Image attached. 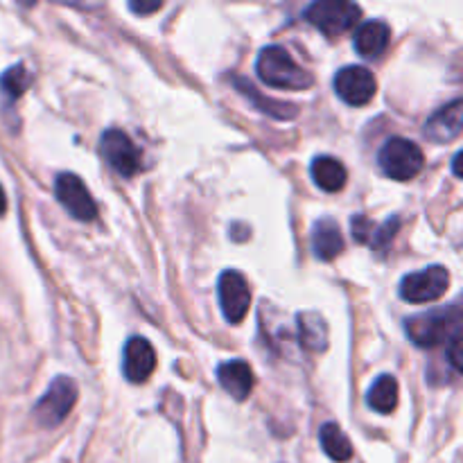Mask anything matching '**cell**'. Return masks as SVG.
<instances>
[{
	"mask_svg": "<svg viewBox=\"0 0 463 463\" xmlns=\"http://www.w3.org/2000/svg\"><path fill=\"white\" fill-rule=\"evenodd\" d=\"M256 72L271 89L306 90L315 84V77L306 68L298 66L283 45H267V48H262L260 54H258Z\"/></svg>",
	"mask_w": 463,
	"mask_h": 463,
	"instance_id": "1",
	"label": "cell"
},
{
	"mask_svg": "<svg viewBox=\"0 0 463 463\" xmlns=\"http://www.w3.org/2000/svg\"><path fill=\"white\" fill-rule=\"evenodd\" d=\"M405 330L407 337L419 348H439L443 344L448 346L452 339L461 337V310L455 306L410 317L405 321Z\"/></svg>",
	"mask_w": 463,
	"mask_h": 463,
	"instance_id": "2",
	"label": "cell"
},
{
	"mask_svg": "<svg viewBox=\"0 0 463 463\" xmlns=\"http://www.w3.org/2000/svg\"><path fill=\"white\" fill-rule=\"evenodd\" d=\"M303 18L328 39L346 34L362 18V7L348 0H317L303 9Z\"/></svg>",
	"mask_w": 463,
	"mask_h": 463,
	"instance_id": "3",
	"label": "cell"
},
{
	"mask_svg": "<svg viewBox=\"0 0 463 463\" xmlns=\"http://www.w3.org/2000/svg\"><path fill=\"white\" fill-rule=\"evenodd\" d=\"M380 170L384 176L393 181H411L414 176L420 175L425 165L423 149L414 143V140H407L396 136V138H389L383 145L378 154Z\"/></svg>",
	"mask_w": 463,
	"mask_h": 463,
	"instance_id": "4",
	"label": "cell"
},
{
	"mask_svg": "<svg viewBox=\"0 0 463 463\" xmlns=\"http://www.w3.org/2000/svg\"><path fill=\"white\" fill-rule=\"evenodd\" d=\"M77 384L71 378H57L34 405V420L41 428H57L77 402Z\"/></svg>",
	"mask_w": 463,
	"mask_h": 463,
	"instance_id": "5",
	"label": "cell"
},
{
	"mask_svg": "<svg viewBox=\"0 0 463 463\" xmlns=\"http://www.w3.org/2000/svg\"><path fill=\"white\" fill-rule=\"evenodd\" d=\"M448 288H450V271L441 265H434L416 274H407L401 280V298L414 306H423L441 298Z\"/></svg>",
	"mask_w": 463,
	"mask_h": 463,
	"instance_id": "6",
	"label": "cell"
},
{
	"mask_svg": "<svg viewBox=\"0 0 463 463\" xmlns=\"http://www.w3.org/2000/svg\"><path fill=\"white\" fill-rule=\"evenodd\" d=\"M99 152L104 161L122 176L138 175L143 163H140V152L134 145V140L120 129H107L99 140Z\"/></svg>",
	"mask_w": 463,
	"mask_h": 463,
	"instance_id": "7",
	"label": "cell"
},
{
	"mask_svg": "<svg viewBox=\"0 0 463 463\" xmlns=\"http://www.w3.org/2000/svg\"><path fill=\"white\" fill-rule=\"evenodd\" d=\"M54 194H57L59 203L71 213L75 220L80 222H93L98 217V206H95L93 197H90L89 188L84 181L72 172H61L54 181Z\"/></svg>",
	"mask_w": 463,
	"mask_h": 463,
	"instance_id": "8",
	"label": "cell"
},
{
	"mask_svg": "<svg viewBox=\"0 0 463 463\" xmlns=\"http://www.w3.org/2000/svg\"><path fill=\"white\" fill-rule=\"evenodd\" d=\"M217 297H220L224 319L233 326L242 324L249 306H251V292H249L247 279L240 271H224L220 276V283H217Z\"/></svg>",
	"mask_w": 463,
	"mask_h": 463,
	"instance_id": "9",
	"label": "cell"
},
{
	"mask_svg": "<svg viewBox=\"0 0 463 463\" xmlns=\"http://www.w3.org/2000/svg\"><path fill=\"white\" fill-rule=\"evenodd\" d=\"M335 93L339 95V99L351 107H364L373 99L375 89V77L369 68L364 66H346L335 75Z\"/></svg>",
	"mask_w": 463,
	"mask_h": 463,
	"instance_id": "10",
	"label": "cell"
},
{
	"mask_svg": "<svg viewBox=\"0 0 463 463\" xmlns=\"http://www.w3.org/2000/svg\"><path fill=\"white\" fill-rule=\"evenodd\" d=\"M156 369V353L145 337L127 339L122 351V373L131 384L147 383L149 375Z\"/></svg>",
	"mask_w": 463,
	"mask_h": 463,
	"instance_id": "11",
	"label": "cell"
},
{
	"mask_svg": "<svg viewBox=\"0 0 463 463\" xmlns=\"http://www.w3.org/2000/svg\"><path fill=\"white\" fill-rule=\"evenodd\" d=\"M353 238L360 244H366L369 249L375 251H384V249L392 244V240L396 238V233L401 231V220L398 217H389L383 224H373L371 220H366L364 215L353 217L351 222Z\"/></svg>",
	"mask_w": 463,
	"mask_h": 463,
	"instance_id": "12",
	"label": "cell"
},
{
	"mask_svg": "<svg viewBox=\"0 0 463 463\" xmlns=\"http://www.w3.org/2000/svg\"><path fill=\"white\" fill-rule=\"evenodd\" d=\"M461 99H452L450 104L439 109L430 120L425 122L423 134L428 136L432 143H450L461 134Z\"/></svg>",
	"mask_w": 463,
	"mask_h": 463,
	"instance_id": "13",
	"label": "cell"
},
{
	"mask_svg": "<svg viewBox=\"0 0 463 463\" xmlns=\"http://www.w3.org/2000/svg\"><path fill=\"white\" fill-rule=\"evenodd\" d=\"M217 380L222 389L238 402H244L253 392V371L247 362L231 360L217 366Z\"/></svg>",
	"mask_w": 463,
	"mask_h": 463,
	"instance_id": "14",
	"label": "cell"
},
{
	"mask_svg": "<svg viewBox=\"0 0 463 463\" xmlns=\"http://www.w3.org/2000/svg\"><path fill=\"white\" fill-rule=\"evenodd\" d=\"M312 251L319 260L330 262L344 251L346 242H344L342 229L337 226V222L333 220H319L312 226Z\"/></svg>",
	"mask_w": 463,
	"mask_h": 463,
	"instance_id": "15",
	"label": "cell"
},
{
	"mask_svg": "<svg viewBox=\"0 0 463 463\" xmlns=\"http://www.w3.org/2000/svg\"><path fill=\"white\" fill-rule=\"evenodd\" d=\"M389 39H392V32L387 23L369 21L355 32V50L364 59H378L387 50Z\"/></svg>",
	"mask_w": 463,
	"mask_h": 463,
	"instance_id": "16",
	"label": "cell"
},
{
	"mask_svg": "<svg viewBox=\"0 0 463 463\" xmlns=\"http://www.w3.org/2000/svg\"><path fill=\"white\" fill-rule=\"evenodd\" d=\"M310 175L324 193H339L348 179L346 167L335 156H317L310 165Z\"/></svg>",
	"mask_w": 463,
	"mask_h": 463,
	"instance_id": "17",
	"label": "cell"
},
{
	"mask_svg": "<svg viewBox=\"0 0 463 463\" xmlns=\"http://www.w3.org/2000/svg\"><path fill=\"white\" fill-rule=\"evenodd\" d=\"M298 342L303 348L312 353H321L328 348V326H326L324 317L317 312H303L298 315Z\"/></svg>",
	"mask_w": 463,
	"mask_h": 463,
	"instance_id": "18",
	"label": "cell"
},
{
	"mask_svg": "<svg viewBox=\"0 0 463 463\" xmlns=\"http://www.w3.org/2000/svg\"><path fill=\"white\" fill-rule=\"evenodd\" d=\"M398 380L393 375H380L373 384H371L369 393H366V402L371 410L378 414H392L398 407Z\"/></svg>",
	"mask_w": 463,
	"mask_h": 463,
	"instance_id": "19",
	"label": "cell"
},
{
	"mask_svg": "<svg viewBox=\"0 0 463 463\" xmlns=\"http://www.w3.org/2000/svg\"><path fill=\"white\" fill-rule=\"evenodd\" d=\"M319 443L333 461L344 463L353 457V446L337 423H326L319 430Z\"/></svg>",
	"mask_w": 463,
	"mask_h": 463,
	"instance_id": "20",
	"label": "cell"
},
{
	"mask_svg": "<svg viewBox=\"0 0 463 463\" xmlns=\"http://www.w3.org/2000/svg\"><path fill=\"white\" fill-rule=\"evenodd\" d=\"M235 84H238V89L242 90L247 98H251L253 102H256V107L260 109V111L269 113L271 118H279V120H289V118L297 116V107H294V104H280V102H274V99H269V98H258V95L253 93L251 81L235 80Z\"/></svg>",
	"mask_w": 463,
	"mask_h": 463,
	"instance_id": "21",
	"label": "cell"
},
{
	"mask_svg": "<svg viewBox=\"0 0 463 463\" xmlns=\"http://www.w3.org/2000/svg\"><path fill=\"white\" fill-rule=\"evenodd\" d=\"M32 84V75L27 72V68L23 63H16L9 71H5V75L0 77V89L7 95L9 99H18L27 90V86Z\"/></svg>",
	"mask_w": 463,
	"mask_h": 463,
	"instance_id": "22",
	"label": "cell"
},
{
	"mask_svg": "<svg viewBox=\"0 0 463 463\" xmlns=\"http://www.w3.org/2000/svg\"><path fill=\"white\" fill-rule=\"evenodd\" d=\"M163 7V3H129V9L136 14H154Z\"/></svg>",
	"mask_w": 463,
	"mask_h": 463,
	"instance_id": "23",
	"label": "cell"
},
{
	"mask_svg": "<svg viewBox=\"0 0 463 463\" xmlns=\"http://www.w3.org/2000/svg\"><path fill=\"white\" fill-rule=\"evenodd\" d=\"M5 211H7V197H5V190L0 185V215H5Z\"/></svg>",
	"mask_w": 463,
	"mask_h": 463,
	"instance_id": "24",
	"label": "cell"
}]
</instances>
